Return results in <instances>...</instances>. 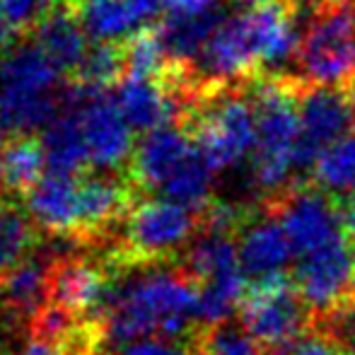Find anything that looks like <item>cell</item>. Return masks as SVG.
<instances>
[{
    "mask_svg": "<svg viewBox=\"0 0 355 355\" xmlns=\"http://www.w3.org/2000/svg\"><path fill=\"white\" fill-rule=\"evenodd\" d=\"M198 331V285L179 261L123 268L99 322L102 343L114 348L141 338H193Z\"/></svg>",
    "mask_w": 355,
    "mask_h": 355,
    "instance_id": "6da1fadb",
    "label": "cell"
},
{
    "mask_svg": "<svg viewBox=\"0 0 355 355\" xmlns=\"http://www.w3.org/2000/svg\"><path fill=\"white\" fill-rule=\"evenodd\" d=\"M304 80L295 73H261L249 83L257 104V145L252 153V184L257 203L283 193L302 177L297 169L300 97Z\"/></svg>",
    "mask_w": 355,
    "mask_h": 355,
    "instance_id": "7a4b0ae2",
    "label": "cell"
},
{
    "mask_svg": "<svg viewBox=\"0 0 355 355\" xmlns=\"http://www.w3.org/2000/svg\"><path fill=\"white\" fill-rule=\"evenodd\" d=\"M179 126L193 138L215 174L237 167L257 145V104L252 89L249 85L206 89Z\"/></svg>",
    "mask_w": 355,
    "mask_h": 355,
    "instance_id": "3957f363",
    "label": "cell"
},
{
    "mask_svg": "<svg viewBox=\"0 0 355 355\" xmlns=\"http://www.w3.org/2000/svg\"><path fill=\"white\" fill-rule=\"evenodd\" d=\"M58 68L29 42L10 46L0 58V116L15 133H37L63 112Z\"/></svg>",
    "mask_w": 355,
    "mask_h": 355,
    "instance_id": "277c9868",
    "label": "cell"
},
{
    "mask_svg": "<svg viewBox=\"0 0 355 355\" xmlns=\"http://www.w3.org/2000/svg\"><path fill=\"white\" fill-rule=\"evenodd\" d=\"M201 232V213L189 211L164 196L136 201L107 252L123 268L167 263L182 257Z\"/></svg>",
    "mask_w": 355,
    "mask_h": 355,
    "instance_id": "5b68a950",
    "label": "cell"
},
{
    "mask_svg": "<svg viewBox=\"0 0 355 355\" xmlns=\"http://www.w3.org/2000/svg\"><path fill=\"white\" fill-rule=\"evenodd\" d=\"M293 73L304 85L351 87L355 83V0L309 5Z\"/></svg>",
    "mask_w": 355,
    "mask_h": 355,
    "instance_id": "8992f818",
    "label": "cell"
},
{
    "mask_svg": "<svg viewBox=\"0 0 355 355\" xmlns=\"http://www.w3.org/2000/svg\"><path fill=\"white\" fill-rule=\"evenodd\" d=\"M179 263L198 285L201 329L230 322L249 288V278L239 261L237 234L201 227Z\"/></svg>",
    "mask_w": 355,
    "mask_h": 355,
    "instance_id": "52a82bcc",
    "label": "cell"
},
{
    "mask_svg": "<svg viewBox=\"0 0 355 355\" xmlns=\"http://www.w3.org/2000/svg\"><path fill=\"white\" fill-rule=\"evenodd\" d=\"M237 322L273 355L283 353L317 327L312 309L285 273L249 283L237 309Z\"/></svg>",
    "mask_w": 355,
    "mask_h": 355,
    "instance_id": "ba28073f",
    "label": "cell"
},
{
    "mask_svg": "<svg viewBox=\"0 0 355 355\" xmlns=\"http://www.w3.org/2000/svg\"><path fill=\"white\" fill-rule=\"evenodd\" d=\"M281 220L297 257L336 242L346 232L341 198L331 196L309 179H300L283 193L259 203Z\"/></svg>",
    "mask_w": 355,
    "mask_h": 355,
    "instance_id": "9c48e42d",
    "label": "cell"
},
{
    "mask_svg": "<svg viewBox=\"0 0 355 355\" xmlns=\"http://www.w3.org/2000/svg\"><path fill=\"white\" fill-rule=\"evenodd\" d=\"M293 283L317 324L355 302V242L351 234L300 257L293 268Z\"/></svg>",
    "mask_w": 355,
    "mask_h": 355,
    "instance_id": "30bf717a",
    "label": "cell"
},
{
    "mask_svg": "<svg viewBox=\"0 0 355 355\" xmlns=\"http://www.w3.org/2000/svg\"><path fill=\"white\" fill-rule=\"evenodd\" d=\"M123 268H116L104 257L71 252L56 259L51 302L85 324H99L107 312L114 281Z\"/></svg>",
    "mask_w": 355,
    "mask_h": 355,
    "instance_id": "8fae6325",
    "label": "cell"
},
{
    "mask_svg": "<svg viewBox=\"0 0 355 355\" xmlns=\"http://www.w3.org/2000/svg\"><path fill=\"white\" fill-rule=\"evenodd\" d=\"M353 119V102L348 89L307 85L300 97V143H297V169H312L317 155L338 138L348 136Z\"/></svg>",
    "mask_w": 355,
    "mask_h": 355,
    "instance_id": "7c38bea8",
    "label": "cell"
},
{
    "mask_svg": "<svg viewBox=\"0 0 355 355\" xmlns=\"http://www.w3.org/2000/svg\"><path fill=\"white\" fill-rule=\"evenodd\" d=\"M80 112L89 162L99 172H119L133 159V128L119 112L114 97L99 94L75 107Z\"/></svg>",
    "mask_w": 355,
    "mask_h": 355,
    "instance_id": "4fadbf2b",
    "label": "cell"
},
{
    "mask_svg": "<svg viewBox=\"0 0 355 355\" xmlns=\"http://www.w3.org/2000/svg\"><path fill=\"white\" fill-rule=\"evenodd\" d=\"M119 112L133 131L150 133L162 126H179L184 116V97L169 80L126 78L116 85L112 94Z\"/></svg>",
    "mask_w": 355,
    "mask_h": 355,
    "instance_id": "5bb4252c",
    "label": "cell"
},
{
    "mask_svg": "<svg viewBox=\"0 0 355 355\" xmlns=\"http://www.w3.org/2000/svg\"><path fill=\"white\" fill-rule=\"evenodd\" d=\"M56 259L53 249H34L0 281V309L12 324L32 327L37 314L51 302Z\"/></svg>",
    "mask_w": 355,
    "mask_h": 355,
    "instance_id": "9a60e30c",
    "label": "cell"
},
{
    "mask_svg": "<svg viewBox=\"0 0 355 355\" xmlns=\"http://www.w3.org/2000/svg\"><path fill=\"white\" fill-rule=\"evenodd\" d=\"M239 261L249 283L271 276H283L293 261V242L281 220L257 203V211L237 232Z\"/></svg>",
    "mask_w": 355,
    "mask_h": 355,
    "instance_id": "2e32d148",
    "label": "cell"
},
{
    "mask_svg": "<svg viewBox=\"0 0 355 355\" xmlns=\"http://www.w3.org/2000/svg\"><path fill=\"white\" fill-rule=\"evenodd\" d=\"M193 150L196 143L182 126H162L150 131L133 153L128 177L141 191L159 193L177 169L191 157Z\"/></svg>",
    "mask_w": 355,
    "mask_h": 355,
    "instance_id": "e0dca14e",
    "label": "cell"
},
{
    "mask_svg": "<svg viewBox=\"0 0 355 355\" xmlns=\"http://www.w3.org/2000/svg\"><path fill=\"white\" fill-rule=\"evenodd\" d=\"M24 208L42 232L78 242V177L46 172L27 191Z\"/></svg>",
    "mask_w": 355,
    "mask_h": 355,
    "instance_id": "ac0fdd59",
    "label": "cell"
},
{
    "mask_svg": "<svg viewBox=\"0 0 355 355\" xmlns=\"http://www.w3.org/2000/svg\"><path fill=\"white\" fill-rule=\"evenodd\" d=\"M83 27L97 42H128L150 27L164 10V0H80L75 3Z\"/></svg>",
    "mask_w": 355,
    "mask_h": 355,
    "instance_id": "d6986e66",
    "label": "cell"
},
{
    "mask_svg": "<svg viewBox=\"0 0 355 355\" xmlns=\"http://www.w3.org/2000/svg\"><path fill=\"white\" fill-rule=\"evenodd\" d=\"M32 32L34 44L58 68V73L73 78L83 66L89 46L87 29L83 27V19L71 0H61Z\"/></svg>",
    "mask_w": 355,
    "mask_h": 355,
    "instance_id": "ffe728a7",
    "label": "cell"
},
{
    "mask_svg": "<svg viewBox=\"0 0 355 355\" xmlns=\"http://www.w3.org/2000/svg\"><path fill=\"white\" fill-rule=\"evenodd\" d=\"M225 19L227 17H225L223 5H215V8L198 15H167L155 29H157L159 44H162L169 66H193V61L201 56L208 39L213 37V32Z\"/></svg>",
    "mask_w": 355,
    "mask_h": 355,
    "instance_id": "44dd1931",
    "label": "cell"
},
{
    "mask_svg": "<svg viewBox=\"0 0 355 355\" xmlns=\"http://www.w3.org/2000/svg\"><path fill=\"white\" fill-rule=\"evenodd\" d=\"M44 155L46 172L78 177L89 164V150L85 141L80 112L75 107H63V112L44 128Z\"/></svg>",
    "mask_w": 355,
    "mask_h": 355,
    "instance_id": "7402d4cb",
    "label": "cell"
},
{
    "mask_svg": "<svg viewBox=\"0 0 355 355\" xmlns=\"http://www.w3.org/2000/svg\"><path fill=\"white\" fill-rule=\"evenodd\" d=\"M46 169L44 145L34 133H15L0 150V174L3 189L12 193H27Z\"/></svg>",
    "mask_w": 355,
    "mask_h": 355,
    "instance_id": "603a6c76",
    "label": "cell"
},
{
    "mask_svg": "<svg viewBox=\"0 0 355 355\" xmlns=\"http://www.w3.org/2000/svg\"><path fill=\"white\" fill-rule=\"evenodd\" d=\"M37 230L27 208L12 198H0V281L34 252Z\"/></svg>",
    "mask_w": 355,
    "mask_h": 355,
    "instance_id": "cb8c5ba5",
    "label": "cell"
},
{
    "mask_svg": "<svg viewBox=\"0 0 355 355\" xmlns=\"http://www.w3.org/2000/svg\"><path fill=\"white\" fill-rule=\"evenodd\" d=\"M307 179L341 201L355 191V133L324 148L314 159Z\"/></svg>",
    "mask_w": 355,
    "mask_h": 355,
    "instance_id": "d4e9b609",
    "label": "cell"
},
{
    "mask_svg": "<svg viewBox=\"0 0 355 355\" xmlns=\"http://www.w3.org/2000/svg\"><path fill=\"white\" fill-rule=\"evenodd\" d=\"M213 182H215V169L206 162V157L196 148L191 157L177 169V174L164 184L159 196L179 203V206L189 208V211L203 213L215 198Z\"/></svg>",
    "mask_w": 355,
    "mask_h": 355,
    "instance_id": "484cf974",
    "label": "cell"
},
{
    "mask_svg": "<svg viewBox=\"0 0 355 355\" xmlns=\"http://www.w3.org/2000/svg\"><path fill=\"white\" fill-rule=\"evenodd\" d=\"M126 75V61H123V44H104L97 42L85 56L83 66L71 78V85L80 92L97 97L107 89L116 87Z\"/></svg>",
    "mask_w": 355,
    "mask_h": 355,
    "instance_id": "4316f807",
    "label": "cell"
},
{
    "mask_svg": "<svg viewBox=\"0 0 355 355\" xmlns=\"http://www.w3.org/2000/svg\"><path fill=\"white\" fill-rule=\"evenodd\" d=\"M193 348H196V355H273L239 322L203 327L193 336Z\"/></svg>",
    "mask_w": 355,
    "mask_h": 355,
    "instance_id": "83f0119b",
    "label": "cell"
},
{
    "mask_svg": "<svg viewBox=\"0 0 355 355\" xmlns=\"http://www.w3.org/2000/svg\"><path fill=\"white\" fill-rule=\"evenodd\" d=\"M123 61H126V75L131 78L164 80V75L172 68L155 27H145L143 32L133 34L128 42H123Z\"/></svg>",
    "mask_w": 355,
    "mask_h": 355,
    "instance_id": "f1b7e54d",
    "label": "cell"
},
{
    "mask_svg": "<svg viewBox=\"0 0 355 355\" xmlns=\"http://www.w3.org/2000/svg\"><path fill=\"white\" fill-rule=\"evenodd\" d=\"M61 0H3L5 15L15 32L34 29Z\"/></svg>",
    "mask_w": 355,
    "mask_h": 355,
    "instance_id": "f546056e",
    "label": "cell"
},
{
    "mask_svg": "<svg viewBox=\"0 0 355 355\" xmlns=\"http://www.w3.org/2000/svg\"><path fill=\"white\" fill-rule=\"evenodd\" d=\"M114 355H196L193 338H141L119 346Z\"/></svg>",
    "mask_w": 355,
    "mask_h": 355,
    "instance_id": "4dcf8cb0",
    "label": "cell"
},
{
    "mask_svg": "<svg viewBox=\"0 0 355 355\" xmlns=\"http://www.w3.org/2000/svg\"><path fill=\"white\" fill-rule=\"evenodd\" d=\"M278 355H348V353L334 334H329L327 329L314 327V331H309L307 336L300 338L297 343H293V346L285 348Z\"/></svg>",
    "mask_w": 355,
    "mask_h": 355,
    "instance_id": "1f68e13d",
    "label": "cell"
},
{
    "mask_svg": "<svg viewBox=\"0 0 355 355\" xmlns=\"http://www.w3.org/2000/svg\"><path fill=\"white\" fill-rule=\"evenodd\" d=\"M319 329H327L329 334L341 341V346L346 348L348 355H355V302H351L348 307H343L338 314H334L331 319L317 324Z\"/></svg>",
    "mask_w": 355,
    "mask_h": 355,
    "instance_id": "d6a6232c",
    "label": "cell"
},
{
    "mask_svg": "<svg viewBox=\"0 0 355 355\" xmlns=\"http://www.w3.org/2000/svg\"><path fill=\"white\" fill-rule=\"evenodd\" d=\"M220 5V0H164V10L169 15H198Z\"/></svg>",
    "mask_w": 355,
    "mask_h": 355,
    "instance_id": "836d02e7",
    "label": "cell"
},
{
    "mask_svg": "<svg viewBox=\"0 0 355 355\" xmlns=\"http://www.w3.org/2000/svg\"><path fill=\"white\" fill-rule=\"evenodd\" d=\"M15 355H66L56 343H49L39 336H29L22 346L15 351Z\"/></svg>",
    "mask_w": 355,
    "mask_h": 355,
    "instance_id": "e575fe53",
    "label": "cell"
},
{
    "mask_svg": "<svg viewBox=\"0 0 355 355\" xmlns=\"http://www.w3.org/2000/svg\"><path fill=\"white\" fill-rule=\"evenodd\" d=\"M341 206H343V223H346V232L351 234L353 242H355V191H351L346 198H343Z\"/></svg>",
    "mask_w": 355,
    "mask_h": 355,
    "instance_id": "d590c367",
    "label": "cell"
},
{
    "mask_svg": "<svg viewBox=\"0 0 355 355\" xmlns=\"http://www.w3.org/2000/svg\"><path fill=\"white\" fill-rule=\"evenodd\" d=\"M12 24H10L8 15H5V8H3V0H0V49L8 46L10 44V37H12Z\"/></svg>",
    "mask_w": 355,
    "mask_h": 355,
    "instance_id": "8d00e7d4",
    "label": "cell"
},
{
    "mask_svg": "<svg viewBox=\"0 0 355 355\" xmlns=\"http://www.w3.org/2000/svg\"><path fill=\"white\" fill-rule=\"evenodd\" d=\"M232 3H239V5H252V8H257V5H266V3H271V0H232Z\"/></svg>",
    "mask_w": 355,
    "mask_h": 355,
    "instance_id": "74e56055",
    "label": "cell"
},
{
    "mask_svg": "<svg viewBox=\"0 0 355 355\" xmlns=\"http://www.w3.org/2000/svg\"><path fill=\"white\" fill-rule=\"evenodd\" d=\"M348 94H351V102H353V119H355V83L348 87Z\"/></svg>",
    "mask_w": 355,
    "mask_h": 355,
    "instance_id": "f35d334b",
    "label": "cell"
},
{
    "mask_svg": "<svg viewBox=\"0 0 355 355\" xmlns=\"http://www.w3.org/2000/svg\"><path fill=\"white\" fill-rule=\"evenodd\" d=\"M5 131H8V126H5V121H3V116H0V141H3V136H5Z\"/></svg>",
    "mask_w": 355,
    "mask_h": 355,
    "instance_id": "ab89813d",
    "label": "cell"
},
{
    "mask_svg": "<svg viewBox=\"0 0 355 355\" xmlns=\"http://www.w3.org/2000/svg\"><path fill=\"white\" fill-rule=\"evenodd\" d=\"M0 187H3V174H0Z\"/></svg>",
    "mask_w": 355,
    "mask_h": 355,
    "instance_id": "60d3db41",
    "label": "cell"
}]
</instances>
